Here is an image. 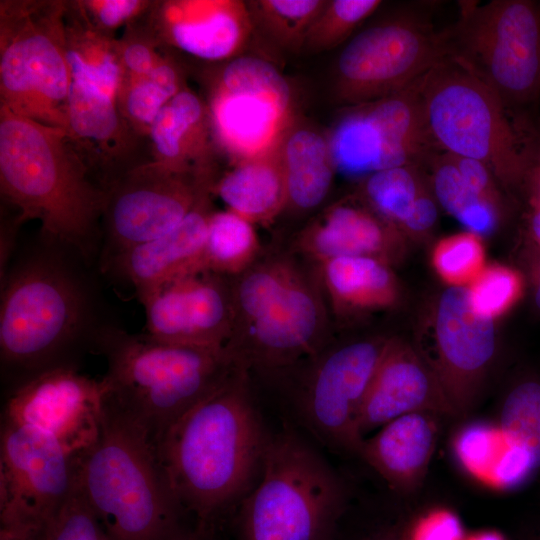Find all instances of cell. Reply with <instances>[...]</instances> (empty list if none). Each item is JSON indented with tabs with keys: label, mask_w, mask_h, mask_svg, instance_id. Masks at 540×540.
<instances>
[{
	"label": "cell",
	"mask_w": 540,
	"mask_h": 540,
	"mask_svg": "<svg viewBox=\"0 0 540 540\" xmlns=\"http://www.w3.org/2000/svg\"><path fill=\"white\" fill-rule=\"evenodd\" d=\"M98 263L40 230L0 279V375L5 395L53 369L75 368L116 325Z\"/></svg>",
	"instance_id": "cell-1"
},
{
	"label": "cell",
	"mask_w": 540,
	"mask_h": 540,
	"mask_svg": "<svg viewBox=\"0 0 540 540\" xmlns=\"http://www.w3.org/2000/svg\"><path fill=\"white\" fill-rule=\"evenodd\" d=\"M269 439L241 368L178 419L156 452L184 511L221 529L257 484Z\"/></svg>",
	"instance_id": "cell-2"
},
{
	"label": "cell",
	"mask_w": 540,
	"mask_h": 540,
	"mask_svg": "<svg viewBox=\"0 0 540 540\" xmlns=\"http://www.w3.org/2000/svg\"><path fill=\"white\" fill-rule=\"evenodd\" d=\"M66 130L15 113H0V187L24 222L98 263L106 191L92 180L66 140Z\"/></svg>",
	"instance_id": "cell-3"
},
{
	"label": "cell",
	"mask_w": 540,
	"mask_h": 540,
	"mask_svg": "<svg viewBox=\"0 0 540 540\" xmlns=\"http://www.w3.org/2000/svg\"><path fill=\"white\" fill-rule=\"evenodd\" d=\"M95 354L106 361L105 401L155 449L178 419L245 368L226 348L169 344L118 324L104 331Z\"/></svg>",
	"instance_id": "cell-4"
},
{
	"label": "cell",
	"mask_w": 540,
	"mask_h": 540,
	"mask_svg": "<svg viewBox=\"0 0 540 540\" xmlns=\"http://www.w3.org/2000/svg\"><path fill=\"white\" fill-rule=\"evenodd\" d=\"M75 465L79 488L109 540H176L188 528L155 447L105 399L100 434Z\"/></svg>",
	"instance_id": "cell-5"
},
{
	"label": "cell",
	"mask_w": 540,
	"mask_h": 540,
	"mask_svg": "<svg viewBox=\"0 0 540 540\" xmlns=\"http://www.w3.org/2000/svg\"><path fill=\"white\" fill-rule=\"evenodd\" d=\"M349 508L344 478L286 425L270 435L261 476L232 523L237 540H335Z\"/></svg>",
	"instance_id": "cell-6"
},
{
	"label": "cell",
	"mask_w": 540,
	"mask_h": 540,
	"mask_svg": "<svg viewBox=\"0 0 540 540\" xmlns=\"http://www.w3.org/2000/svg\"><path fill=\"white\" fill-rule=\"evenodd\" d=\"M426 123L436 147L486 165L506 190L526 184L537 159L487 84L447 56L422 79Z\"/></svg>",
	"instance_id": "cell-7"
},
{
	"label": "cell",
	"mask_w": 540,
	"mask_h": 540,
	"mask_svg": "<svg viewBox=\"0 0 540 540\" xmlns=\"http://www.w3.org/2000/svg\"><path fill=\"white\" fill-rule=\"evenodd\" d=\"M232 288L234 333L225 348L246 369L283 370L322 350L320 302L293 268L262 264Z\"/></svg>",
	"instance_id": "cell-8"
},
{
	"label": "cell",
	"mask_w": 540,
	"mask_h": 540,
	"mask_svg": "<svg viewBox=\"0 0 540 540\" xmlns=\"http://www.w3.org/2000/svg\"><path fill=\"white\" fill-rule=\"evenodd\" d=\"M448 56L494 90L511 108L540 93V6L530 0L462 2L445 29Z\"/></svg>",
	"instance_id": "cell-9"
},
{
	"label": "cell",
	"mask_w": 540,
	"mask_h": 540,
	"mask_svg": "<svg viewBox=\"0 0 540 540\" xmlns=\"http://www.w3.org/2000/svg\"><path fill=\"white\" fill-rule=\"evenodd\" d=\"M448 56L445 30L418 11L384 19L351 38L334 72L335 100L344 107L402 91Z\"/></svg>",
	"instance_id": "cell-10"
},
{
	"label": "cell",
	"mask_w": 540,
	"mask_h": 540,
	"mask_svg": "<svg viewBox=\"0 0 540 540\" xmlns=\"http://www.w3.org/2000/svg\"><path fill=\"white\" fill-rule=\"evenodd\" d=\"M388 340H361L308 357L290 391L293 420L326 449L357 455L359 411Z\"/></svg>",
	"instance_id": "cell-11"
},
{
	"label": "cell",
	"mask_w": 540,
	"mask_h": 540,
	"mask_svg": "<svg viewBox=\"0 0 540 540\" xmlns=\"http://www.w3.org/2000/svg\"><path fill=\"white\" fill-rule=\"evenodd\" d=\"M423 77L392 95L345 107L327 134L336 172L363 179L385 169L426 165L439 149L426 123Z\"/></svg>",
	"instance_id": "cell-12"
},
{
	"label": "cell",
	"mask_w": 540,
	"mask_h": 540,
	"mask_svg": "<svg viewBox=\"0 0 540 540\" xmlns=\"http://www.w3.org/2000/svg\"><path fill=\"white\" fill-rule=\"evenodd\" d=\"M211 112L217 138L236 163L276 150L296 120L286 78L271 62L249 55L223 67Z\"/></svg>",
	"instance_id": "cell-13"
},
{
	"label": "cell",
	"mask_w": 540,
	"mask_h": 540,
	"mask_svg": "<svg viewBox=\"0 0 540 540\" xmlns=\"http://www.w3.org/2000/svg\"><path fill=\"white\" fill-rule=\"evenodd\" d=\"M211 188V179L163 162L118 176L105 189L98 265L171 231Z\"/></svg>",
	"instance_id": "cell-14"
},
{
	"label": "cell",
	"mask_w": 540,
	"mask_h": 540,
	"mask_svg": "<svg viewBox=\"0 0 540 540\" xmlns=\"http://www.w3.org/2000/svg\"><path fill=\"white\" fill-rule=\"evenodd\" d=\"M104 397L101 380L75 368L53 369L7 393L1 421L37 429L76 456L100 434Z\"/></svg>",
	"instance_id": "cell-15"
},
{
	"label": "cell",
	"mask_w": 540,
	"mask_h": 540,
	"mask_svg": "<svg viewBox=\"0 0 540 540\" xmlns=\"http://www.w3.org/2000/svg\"><path fill=\"white\" fill-rule=\"evenodd\" d=\"M497 352L494 320L477 314L467 286H449L433 315V351L423 358L436 376L454 416L477 404Z\"/></svg>",
	"instance_id": "cell-16"
},
{
	"label": "cell",
	"mask_w": 540,
	"mask_h": 540,
	"mask_svg": "<svg viewBox=\"0 0 540 540\" xmlns=\"http://www.w3.org/2000/svg\"><path fill=\"white\" fill-rule=\"evenodd\" d=\"M226 277L197 269L141 293L145 333L169 344L225 348L234 330L233 288Z\"/></svg>",
	"instance_id": "cell-17"
},
{
	"label": "cell",
	"mask_w": 540,
	"mask_h": 540,
	"mask_svg": "<svg viewBox=\"0 0 540 540\" xmlns=\"http://www.w3.org/2000/svg\"><path fill=\"white\" fill-rule=\"evenodd\" d=\"M75 484V456L37 429L1 421L0 513L51 520Z\"/></svg>",
	"instance_id": "cell-18"
},
{
	"label": "cell",
	"mask_w": 540,
	"mask_h": 540,
	"mask_svg": "<svg viewBox=\"0 0 540 540\" xmlns=\"http://www.w3.org/2000/svg\"><path fill=\"white\" fill-rule=\"evenodd\" d=\"M0 76L2 105L67 131L68 117L60 108L67 102L71 76L65 52L50 37L28 32L13 39L2 52Z\"/></svg>",
	"instance_id": "cell-19"
},
{
	"label": "cell",
	"mask_w": 540,
	"mask_h": 540,
	"mask_svg": "<svg viewBox=\"0 0 540 540\" xmlns=\"http://www.w3.org/2000/svg\"><path fill=\"white\" fill-rule=\"evenodd\" d=\"M414 412L454 417L420 353L402 341L388 340L359 411L358 432L365 438L374 429Z\"/></svg>",
	"instance_id": "cell-20"
},
{
	"label": "cell",
	"mask_w": 540,
	"mask_h": 540,
	"mask_svg": "<svg viewBox=\"0 0 540 540\" xmlns=\"http://www.w3.org/2000/svg\"><path fill=\"white\" fill-rule=\"evenodd\" d=\"M209 190L171 231L125 250L99 264L104 279L137 298L144 291L181 274L202 269L209 219Z\"/></svg>",
	"instance_id": "cell-21"
},
{
	"label": "cell",
	"mask_w": 540,
	"mask_h": 540,
	"mask_svg": "<svg viewBox=\"0 0 540 540\" xmlns=\"http://www.w3.org/2000/svg\"><path fill=\"white\" fill-rule=\"evenodd\" d=\"M401 232L361 197L328 207L300 235L298 245L324 263L343 256H368L387 263Z\"/></svg>",
	"instance_id": "cell-22"
},
{
	"label": "cell",
	"mask_w": 540,
	"mask_h": 540,
	"mask_svg": "<svg viewBox=\"0 0 540 540\" xmlns=\"http://www.w3.org/2000/svg\"><path fill=\"white\" fill-rule=\"evenodd\" d=\"M436 414L414 412L388 422L364 438L359 457L394 491L418 489L428 471L437 439Z\"/></svg>",
	"instance_id": "cell-23"
},
{
	"label": "cell",
	"mask_w": 540,
	"mask_h": 540,
	"mask_svg": "<svg viewBox=\"0 0 540 540\" xmlns=\"http://www.w3.org/2000/svg\"><path fill=\"white\" fill-rule=\"evenodd\" d=\"M253 31L246 1L180 4L170 25L180 49L206 60L240 56Z\"/></svg>",
	"instance_id": "cell-24"
},
{
	"label": "cell",
	"mask_w": 540,
	"mask_h": 540,
	"mask_svg": "<svg viewBox=\"0 0 540 540\" xmlns=\"http://www.w3.org/2000/svg\"><path fill=\"white\" fill-rule=\"evenodd\" d=\"M278 152L286 205L299 211L319 206L336 173L327 135L296 119L282 138Z\"/></svg>",
	"instance_id": "cell-25"
},
{
	"label": "cell",
	"mask_w": 540,
	"mask_h": 540,
	"mask_svg": "<svg viewBox=\"0 0 540 540\" xmlns=\"http://www.w3.org/2000/svg\"><path fill=\"white\" fill-rule=\"evenodd\" d=\"M215 189L230 211L251 223L271 220L286 205L278 148L236 163L223 175Z\"/></svg>",
	"instance_id": "cell-26"
},
{
	"label": "cell",
	"mask_w": 540,
	"mask_h": 540,
	"mask_svg": "<svg viewBox=\"0 0 540 540\" xmlns=\"http://www.w3.org/2000/svg\"><path fill=\"white\" fill-rule=\"evenodd\" d=\"M204 109L199 98L187 90L179 91L157 114L151 136L166 165L203 176L210 174L203 154L202 120Z\"/></svg>",
	"instance_id": "cell-27"
},
{
	"label": "cell",
	"mask_w": 540,
	"mask_h": 540,
	"mask_svg": "<svg viewBox=\"0 0 540 540\" xmlns=\"http://www.w3.org/2000/svg\"><path fill=\"white\" fill-rule=\"evenodd\" d=\"M323 279L334 304L342 310L368 311L391 306L396 279L386 262L368 256H343L322 263Z\"/></svg>",
	"instance_id": "cell-28"
},
{
	"label": "cell",
	"mask_w": 540,
	"mask_h": 540,
	"mask_svg": "<svg viewBox=\"0 0 540 540\" xmlns=\"http://www.w3.org/2000/svg\"><path fill=\"white\" fill-rule=\"evenodd\" d=\"M497 423L510 453L530 476L540 474V373H525L511 385Z\"/></svg>",
	"instance_id": "cell-29"
},
{
	"label": "cell",
	"mask_w": 540,
	"mask_h": 540,
	"mask_svg": "<svg viewBox=\"0 0 540 540\" xmlns=\"http://www.w3.org/2000/svg\"><path fill=\"white\" fill-rule=\"evenodd\" d=\"M426 165L432 192L447 213L464 227L479 236L488 235L497 228L503 211L483 200L462 179L450 154L437 150Z\"/></svg>",
	"instance_id": "cell-30"
},
{
	"label": "cell",
	"mask_w": 540,
	"mask_h": 540,
	"mask_svg": "<svg viewBox=\"0 0 540 540\" xmlns=\"http://www.w3.org/2000/svg\"><path fill=\"white\" fill-rule=\"evenodd\" d=\"M257 249L253 223L230 210L212 212L201 268L225 276L243 273Z\"/></svg>",
	"instance_id": "cell-31"
},
{
	"label": "cell",
	"mask_w": 540,
	"mask_h": 540,
	"mask_svg": "<svg viewBox=\"0 0 540 540\" xmlns=\"http://www.w3.org/2000/svg\"><path fill=\"white\" fill-rule=\"evenodd\" d=\"M424 166L405 165L372 173L363 178L360 197L400 231L420 195L430 187Z\"/></svg>",
	"instance_id": "cell-32"
},
{
	"label": "cell",
	"mask_w": 540,
	"mask_h": 540,
	"mask_svg": "<svg viewBox=\"0 0 540 540\" xmlns=\"http://www.w3.org/2000/svg\"><path fill=\"white\" fill-rule=\"evenodd\" d=\"M325 0L246 1L254 29L277 47L303 50L309 28L324 8Z\"/></svg>",
	"instance_id": "cell-33"
},
{
	"label": "cell",
	"mask_w": 540,
	"mask_h": 540,
	"mask_svg": "<svg viewBox=\"0 0 540 540\" xmlns=\"http://www.w3.org/2000/svg\"><path fill=\"white\" fill-rule=\"evenodd\" d=\"M67 117L72 132L97 141L113 138L119 124L110 95L93 85L72 79L67 99Z\"/></svg>",
	"instance_id": "cell-34"
},
{
	"label": "cell",
	"mask_w": 540,
	"mask_h": 540,
	"mask_svg": "<svg viewBox=\"0 0 540 540\" xmlns=\"http://www.w3.org/2000/svg\"><path fill=\"white\" fill-rule=\"evenodd\" d=\"M382 4L380 0H329L309 28L303 50L322 52L345 42Z\"/></svg>",
	"instance_id": "cell-35"
},
{
	"label": "cell",
	"mask_w": 540,
	"mask_h": 540,
	"mask_svg": "<svg viewBox=\"0 0 540 540\" xmlns=\"http://www.w3.org/2000/svg\"><path fill=\"white\" fill-rule=\"evenodd\" d=\"M471 231L440 240L433 250L432 264L440 278L450 286L469 285L485 267L482 240Z\"/></svg>",
	"instance_id": "cell-36"
},
{
	"label": "cell",
	"mask_w": 540,
	"mask_h": 540,
	"mask_svg": "<svg viewBox=\"0 0 540 540\" xmlns=\"http://www.w3.org/2000/svg\"><path fill=\"white\" fill-rule=\"evenodd\" d=\"M523 288L521 274L504 265L484 267L467 287L473 310L491 320L509 311L521 298Z\"/></svg>",
	"instance_id": "cell-37"
},
{
	"label": "cell",
	"mask_w": 540,
	"mask_h": 540,
	"mask_svg": "<svg viewBox=\"0 0 540 540\" xmlns=\"http://www.w3.org/2000/svg\"><path fill=\"white\" fill-rule=\"evenodd\" d=\"M45 540H109L79 485L51 519Z\"/></svg>",
	"instance_id": "cell-38"
},
{
	"label": "cell",
	"mask_w": 540,
	"mask_h": 540,
	"mask_svg": "<svg viewBox=\"0 0 540 540\" xmlns=\"http://www.w3.org/2000/svg\"><path fill=\"white\" fill-rule=\"evenodd\" d=\"M128 94L127 109L132 117L152 124L159 111L179 92L175 70L161 64Z\"/></svg>",
	"instance_id": "cell-39"
},
{
	"label": "cell",
	"mask_w": 540,
	"mask_h": 540,
	"mask_svg": "<svg viewBox=\"0 0 540 540\" xmlns=\"http://www.w3.org/2000/svg\"><path fill=\"white\" fill-rule=\"evenodd\" d=\"M412 518L383 512L351 520L347 511L335 540H411Z\"/></svg>",
	"instance_id": "cell-40"
},
{
	"label": "cell",
	"mask_w": 540,
	"mask_h": 540,
	"mask_svg": "<svg viewBox=\"0 0 540 540\" xmlns=\"http://www.w3.org/2000/svg\"><path fill=\"white\" fill-rule=\"evenodd\" d=\"M65 59L72 80L93 85L113 97L118 83L119 67L109 54L104 55L101 61L91 63L77 51L67 50Z\"/></svg>",
	"instance_id": "cell-41"
},
{
	"label": "cell",
	"mask_w": 540,
	"mask_h": 540,
	"mask_svg": "<svg viewBox=\"0 0 540 540\" xmlns=\"http://www.w3.org/2000/svg\"><path fill=\"white\" fill-rule=\"evenodd\" d=\"M451 156L466 185L483 200L504 212V198L500 190L503 187L492 171L479 161Z\"/></svg>",
	"instance_id": "cell-42"
},
{
	"label": "cell",
	"mask_w": 540,
	"mask_h": 540,
	"mask_svg": "<svg viewBox=\"0 0 540 540\" xmlns=\"http://www.w3.org/2000/svg\"><path fill=\"white\" fill-rule=\"evenodd\" d=\"M458 517L447 509H433L412 518L411 540H461Z\"/></svg>",
	"instance_id": "cell-43"
},
{
	"label": "cell",
	"mask_w": 540,
	"mask_h": 540,
	"mask_svg": "<svg viewBox=\"0 0 540 540\" xmlns=\"http://www.w3.org/2000/svg\"><path fill=\"white\" fill-rule=\"evenodd\" d=\"M51 520L18 513H0V540H45Z\"/></svg>",
	"instance_id": "cell-44"
},
{
	"label": "cell",
	"mask_w": 540,
	"mask_h": 540,
	"mask_svg": "<svg viewBox=\"0 0 540 540\" xmlns=\"http://www.w3.org/2000/svg\"><path fill=\"white\" fill-rule=\"evenodd\" d=\"M438 202L431 185L418 198L415 208L400 231L411 235H423L430 231L438 219Z\"/></svg>",
	"instance_id": "cell-45"
},
{
	"label": "cell",
	"mask_w": 540,
	"mask_h": 540,
	"mask_svg": "<svg viewBox=\"0 0 540 540\" xmlns=\"http://www.w3.org/2000/svg\"><path fill=\"white\" fill-rule=\"evenodd\" d=\"M139 5L135 0H107L98 9L99 20L112 27L129 17Z\"/></svg>",
	"instance_id": "cell-46"
},
{
	"label": "cell",
	"mask_w": 540,
	"mask_h": 540,
	"mask_svg": "<svg viewBox=\"0 0 540 540\" xmlns=\"http://www.w3.org/2000/svg\"><path fill=\"white\" fill-rule=\"evenodd\" d=\"M126 65L136 73L149 74L153 69V60L148 48L142 44H132L124 52Z\"/></svg>",
	"instance_id": "cell-47"
},
{
	"label": "cell",
	"mask_w": 540,
	"mask_h": 540,
	"mask_svg": "<svg viewBox=\"0 0 540 540\" xmlns=\"http://www.w3.org/2000/svg\"><path fill=\"white\" fill-rule=\"evenodd\" d=\"M221 529L203 527L195 524L188 527L176 540H223Z\"/></svg>",
	"instance_id": "cell-48"
},
{
	"label": "cell",
	"mask_w": 540,
	"mask_h": 540,
	"mask_svg": "<svg viewBox=\"0 0 540 540\" xmlns=\"http://www.w3.org/2000/svg\"><path fill=\"white\" fill-rule=\"evenodd\" d=\"M525 185L529 188L531 206L540 207V158L532 167Z\"/></svg>",
	"instance_id": "cell-49"
},
{
	"label": "cell",
	"mask_w": 540,
	"mask_h": 540,
	"mask_svg": "<svg viewBox=\"0 0 540 540\" xmlns=\"http://www.w3.org/2000/svg\"><path fill=\"white\" fill-rule=\"evenodd\" d=\"M531 277L533 284V301L536 309L540 312V250L533 258L531 266Z\"/></svg>",
	"instance_id": "cell-50"
},
{
	"label": "cell",
	"mask_w": 540,
	"mask_h": 540,
	"mask_svg": "<svg viewBox=\"0 0 540 540\" xmlns=\"http://www.w3.org/2000/svg\"><path fill=\"white\" fill-rule=\"evenodd\" d=\"M528 233L540 250V207H532L528 218Z\"/></svg>",
	"instance_id": "cell-51"
},
{
	"label": "cell",
	"mask_w": 540,
	"mask_h": 540,
	"mask_svg": "<svg viewBox=\"0 0 540 540\" xmlns=\"http://www.w3.org/2000/svg\"><path fill=\"white\" fill-rule=\"evenodd\" d=\"M522 540H540V522L532 526Z\"/></svg>",
	"instance_id": "cell-52"
},
{
	"label": "cell",
	"mask_w": 540,
	"mask_h": 540,
	"mask_svg": "<svg viewBox=\"0 0 540 540\" xmlns=\"http://www.w3.org/2000/svg\"><path fill=\"white\" fill-rule=\"evenodd\" d=\"M473 540H503V538L497 533L486 532L477 535Z\"/></svg>",
	"instance_id": "cell-53"
}]
</instances>
